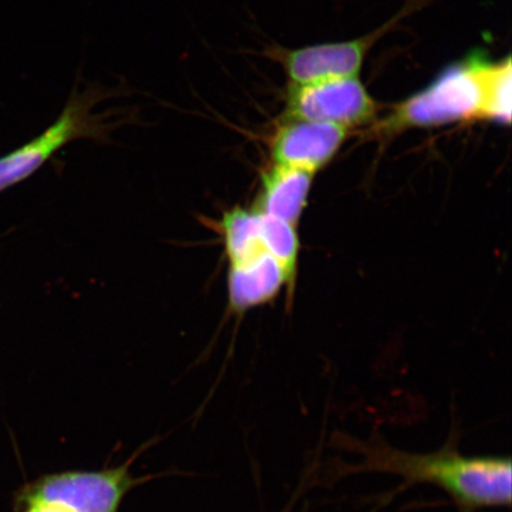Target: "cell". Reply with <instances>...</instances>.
Returning <instances> with one entry per match:
<instances>
[{
    "label": "cell",
    "instance_id": "cell-1",
    "mask_svg": "<svg viewBox=\"0 0 512 512\" xmlns=\"http://www.w3.org/2000/svg\"><path fill=\"white\" fill-rule=\"evenodd\" d=\"M362 470L393 473L407 484H433L453 498L460 512L510 507L512 464L509 457H465L454 448L412 454L388 446L366 451Z\"/></svg>",
    "mask_w": 512,
    "mask_h": 512
},
{
    "label": "cell",
    "instance_id": "cell-2",
    "mask_svg": "<svg viewBox=\"0 0 512 512\" xmlns=\"http://www.w3.org/2000/svg\"><path fill=\"white\" fill-rule=\"evenodd\" d=\"M490 62L483 54L473 53L448 66L430 85L395 106L392 113L376 125V133L392 136L411 128L482 120Z\"/></svg>",
    "mask_w": 512,
    "mask_h": 512
},
{
    "label": "cell",
    "instance_id": "cell-3",
    "mask_svg": "<svg viewBox=\"0 0 512 512\" xmlns=\"http://www.w3.org/2000/svg\"><path fill=\"white\" fill-rule=\"evenodd\" d=\"M112 96V91L100 87H88L85 91L75 88L53 125L31 142L0 158V191L35 174L55 153L75 140L104 138L123 125L125 118L114 120L123 112L95 113V107Z\"/></svg>",
    "mask_w": 512,
    "mask_h": 512
},
{
    "label": "cell",
    "instance_id": "cell-4",
    "mask_svg": "<svg viewBox=\"0 0 512 512\" xmlns=\"http://www.w3.org/2000/svg\"><path fill=\"white\" fill-rule=\"evenodd\" d=\"M137 456L123 465L99 471L69 470L44 475L19 490L16 507L44 503L67 512H119L128 492L153 477L136 478L131 466Z\"/></svg>",
    "mask_w": 512,
    "mask_h": 512
},
{
    "label": "cell",
    "instance_id": "cell-5",
    "mask_svg": "<svg viewBox=\"0 0 512 512\" xmlns=\"http://www.w3.org/2000/svg\"><path fill=\"white\" fill-rule=\"evenodd\" d=\"M376 112L374 99L357 76H352L310 85H291L284 119L320 121L350 128L370 123Z\"/></svg>",
    "mask_w": 512,
    "mask_h": 512
},
{
    "label": "cell",
    "instance_id": "cell-6",
    "mask_svg": "<svg viewBox=\"0 0 512 512\" xmlns=\"http://www.w3.org/2000/svg\"><path fill=\"white\" fill-rule=\"evenodd\" d=\"M388 27V25H387ZM387 27L366 37L320 43L294 50H274L293 86L357 76L371 46Z\"/></svg>",
    "mask_w": 512,
    "mask_h": 512
},
{
    "label": "cell",
    "instance_id": "cell-7",
    "mask_svg": "<svg viewBox=\"0 0 512 512\" xmlns=\"http://www.w3.org/2000/svg\"><path fill=\"white\" fill-rule=\"evenodd\" d=\"M349 128L320 121L285 120L275 132L271 152L274 164L316 174L337 155Z\"/></svg>",
    "mask_w": 512,
    "mask_h": 512
},
{
    "label": "cell",
    "instance_id": "cell-8",
    "mask_svg": "<svg viewBox=\"0 0 512 512\" xmlns=\"http://www.w3.org/2000/svg\"><path fill=\"white\" fill-rule=\"evenodd\" d=\"M291 283L285 268L272 255L261 252L239 264L230 265L229 304L235 312L271 302L281 287Z\"/></svg>",
    "mask_w": 512,
    "mask_h": 512
},
{
    "label": "cell",
    "instance_id": "cell-9",
    "mask_svg": "<svg viewBox=\"0 0 512 512\" xmlns=\"http://www.w3.org/2000/svg\"><path fill=\"white\" fill-rule=\"evenodd\" d=\"M313 176L310 171L273 164L262 176L255 210L296 226L306 207Z\"/></svg>",
    "mask_w": 512,
    "mask_h": 512
},
{
    "label": "cell",
    "instance_id": "cell-10",
    "mask_svg": "<svg viewBox=\"0 0 512 512\" xmlns=\"http://www.w3.org/2000/svg\"><path fill=\"white\" fill-rule=\"evenodd\" d=\"M221 227L230 265L265 252L261 245L259 211L243 208L230 210L224 214Z\"/></svg>",
    "mask_w": 512,
    "mask_h": 512
},
{
    "label": "cell",
    "instance_id": "cell-11",
    "mask_svg": "<svg viewBox=\"0 0 512 512\" xmlns=\"http://www.w3.org/2000/svg\"><path fill=\"white\" fill-rule=\"evenodd\" d=\"M259 214L262 248L285 268L292 283L296 275L299 255L296 226L272 216Z\"/></svg>",
    "mask_w": 512,
    "mask_h": 512
},
{
    "label": "cell",
    "instance_id": "cell-12",
    "mask_svg": "<svg viewBox=\"0 0 512 512\" xmlns=\"http://www.w3.org/2000/svg\"><path fill=\"white\" fill-rule=\"evenodd\" d=\"M511 59L490 62L485 81L483 119L509 125L511 121Z\"/></svg>",
    "mask_w": 512,
    "mask_h": 512
},
{
    "label": "cell",
    "instance_id": "cell-13",
    "mask_svg": "<svg viewBox=\"0 0 512 512\" xmlns=\"http://www.w3.org/2000/svg\"><path fill=\"white\" fill-rule=\"evenodd\" d=\"M19 512H67L66 510L56 507L53 504L35 503L25 505V507L18 509Z\"/></svg>",
    "mask_w": 512,
    "mask_h": 512
}]
</instances>
